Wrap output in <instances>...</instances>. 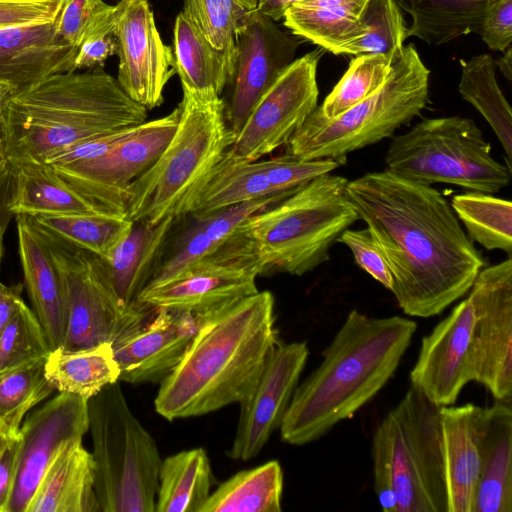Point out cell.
Returning <instances> with one entry per match:
<instances>
[{
  "label": "cell",
  "instance_id": "1",
  "mask_svg": "<svg viewBox=\"0 0 512 512\" xmlns=\"http://www.w3.org/2000/svg\"><path fill=\"white\" fill-rule=\"evenodd\" d=\"M347 193L386 258L390 291L405 314H440L486 266L451 204L432 186L385 169L348 181Z\"/></svg>",
  "mask_w": 512,
  "mask_h": 512
},
{
  "label": "cell",
  "instance_id": "2",
  "mask_svg": "<svg viewBox=\"0 0 512 512\" xmlns=\"http://www.w3.org/2000/svg\"><path fill=\"white\" fill-rule=\"evenodd\" d=\"M275 300L258 291L200 316L184 356L160 383L156 412L169 421L243 401L276 345Z\"/></svg>",
  "mask_w": 512,
  "mask_h": 512
},
{
  "label": "cell",
  "instance_id": "3",
  "mask_svg": "<svg viewBox=\"0 0 512 512\" xmlns=\"http://www.w3.org/2000/svg\"><path fill=\"white\" fill-rule=\"evenodd\" d=\"M416 330L408 318L350 311L321 363L294 390L279 427L282 440L305 445L352 417L393 377Z\"/></svg>",
  "mask_w": 512,
  "mask_h": 512
},
{
  "label": "cell",
  "instance_id": "4",
  "mask_svg": "<svg viewBox=\"0 0 512 512\" xmlns=\"http://www.w3.org/2000/svg\"><path fill=\"white\" fill-rule=\"evenodd\" d=\"M103 67L52 74L14 94L9 106L4 153L11 166L51 156L75 144L146 121Z\"/></svg>",
  "mask_w": 512,
  "mask_h": 512
},
{
  "label": "cell",
  "instance_id": "5",
  "mask_svg": "<svg viewBox=\"0 0 512 512\" xmlns=\"http://www.w3.org/2000/svg\"><path fill=\"white\" fill-rule=\"evenodd\" d=\"M183 90L177 127L156 161L124 192V214L155 225L188 216L208 177L234 141L221 96Z\"/></svg>",
  "mask_w": 512,
  "mask_h": 512
},
{
  "label": "cell",
  "instance_id": "6",
  "mask_svg": "<svg viewBox=\"0 0 512 512\" xmlns=\"http://www.w3.org/2000/svg\"><path fill=\"white\" fill-rule=\"evenodd\" d=\"M347 183L340 175H319L239 225L257 254L261 275L302 276L329 260L331 247L359 220Z\"/></svg>",
  "mask_w": 512,
  "mask_h": 512
},
{
  "label": "cell",
  "instance_id": "7",
  "mask_svg": "<svg viewBox=\"0 0 512 512\" xmlns=\"http://www.w3.org/2000/svg\"><path fill=\"white\" fill-rule=\"evenodd\" d=\"M439 405L412 385L377 426L374 488L385 512H447Z\"/></svg>",
  "mask_w": 512,
  "mask_h": 512
},
{
  "label": "cell",
  "instance_id": "8",
  "mask_svg": "<svg viewBox=\"0 0 512 512\" xmlns=\"http://www.w3.org/2000/svg\"><path fill=\"white\" fill-rule=\"evenodd\" d=\"M429 76L414 44L403 46L376 92L332 119L317 106L285 145V155L344 165L349 153L392 138L421 114L429 102Z\"/></svg>",
  "mask_w": 512,
  "mask_h": 512
},
{
  "label": "cell",
  "instance_id": "9",
  "mask_svg": "<svg viewBox=\"0 0 512 512\" xmlns=\"http://www.w3.org/2000/svg\"><path fill=\"white\" fill-rule=\"evenodd\" d=\"M119 382L88 400L96 496L101 512H156L162 459Z\"/></svg>",
  "mask_w": 512,
  "mask_h": 512
},
{
  "label": "cell",
  "instance_id": "10",
  "mask_svg": "<svg viewBox=\"0 0 512 512\" xmlns=\"http://www.w3.org/2000/svg\"><path fill=\"white\" fill-rule=\"evenodd\" d=\"M386 169L413 182L446 183L468 191L495 194L507 187L512 169L492 156L482 130L470 118H426L393 136Z\"/></svg>",
  "mask_w": 512,
  "mask_h": 512
},
{
  "label": "cell",
  "instance_id": "11",
  "mask_svg": "<svg viewBox=\"0 0 512 512\" xmlns=\"http://www.w3.org/2000/svg\"><path fill=\"white\" fill-rule=\"evenodd\" d=\"M37 228V227H36ZM61 273L67 304L64 349L113 343L147 320L156 307L127 305L114 290L99 256L37 228Z\"/></svg>",
  "mask_w": 512,
  "mask_h": 512
},
{
  "label": "cell",
  "instance_id": "12",
  "mask_svg": "<svg viewBox=\"0 0 512 512\" xmlns=\"http://www.w3.org/2000/svg\"><path fill=\"white\" fill-rule=\"evenodd\" d=\"M261 265L247 236L236 231L214 252L162 283L147 285L138 301L200 317L258 292Z\"/></svg>",
  "mask_w": 512,
  "mask_h": 512
},
{
  "label": "cell",
  "instance_id": "13",
  "mask_svg": "<svg viewBox=\"0 0 512 512\" xmlns=\"http://www.w3.org/2000/svg\"><path fill=\"white\" fill-rule=\"evenodd\" d=\"M323 49L295 59L255 103L229 153L244 161H257L285 146L317 107V66Z\"/></svg>",
  "mask_w": 512,
  "mask_h": 512
},
{
  "label": "cell",
  "instance_id": "14",
  "mask_svg": "<svg viewBox=\"0 0 512 512\" xmlns=\"http://www.w3.org/2000/svg\"><path fill=\"white\" fill-rule=\"evenodd\" d=\"M468 298L473 306L471 332L474 381L496 400L512 393V258L484 267Z\"/></svg>",
  "mask_w": 512,
  "mask_h": 512
},
{
  "label": "cell",
  "instance_id": "15",
  "mask_svg": "<svg viewBox=\"0 0 512 512\" xmlns=\"http://www.w3.org/2000/svg\"><path fill=\"white\" fill-rule=\"evenodd\" d=\"M177 106L168 115L139 124L105 154L79 164L53 168L83 195L113 214L124 216V192L159 157L179 119Z\"/></svg>",
  "mask_w": 512,
  "mask_h": 512
},
{
  "label": "cell",
  "instance_id": "16",
  "mask_svg": "<svg viewBox=\"0 0 512 512\" xmlns=\"http://www.w3.org/2000/svg\"><path fill=\"white\" fill-rule=\"evenodd\" d=\"M112 32L117 41L119 85L147 110L160 106L176 64L173 50L159 34L148 1L120 0L114 5Z\"/></svg>",
  "mask_w": 512,
  "mask_h": 512
},
{
  "label": "cell",
  "instance_id": "17",
  "mask_svg": "<svg viewBox=\"0 0 512 512\" xmlns=\"http://www.w3.org/2000/svg\"><path fill=\"white\" fill-rule=\"evenodd\" d=\"M89 429L88 401L59 393L22 422L16 475L6 512H28L49 467L70 444L82 441Z\"/></svg>",
  "mask_w": 512,
  "mask_h": 512
},
{
  "label": "cell",
  "instance_id": "18",
  "mask_svg": "<svg viewBox=\"0 0 512 512\" xmlns=\"http://www.w3.org/2000/svg\"><path fill=\"white\" fill-rule=\"evenodd\" d=\"M308 356L306 342L276 343L251 393L239 403L230 458H254L280 427Z\"/></svg>",
  "mask_w": 512,
  "mask_h": 512
},
{
  "label": "cell",
  "instance_id": "19",
  "mask_svg": "<svg viewBox=\"0 0 512 512\" xmlns=\"http://www.w3.org/2000/svg\"><path fill=\"white\" fill-rule=\"evenodd\" d=\"M299 42L257 9L236 38V60L225 113L234 137L264 91L294 60Z\"/></svg>",
  "mask_w": 512,
  "mask_h": 512
},
{
  "label": "cell",
  "instance_id": "20",
  "mask_svg": "<svg viewBox=\"0 0 512 512\" xmlns=\"http://www.w3.org/2000/svg\"><path fill=\"white\" fill-rule=\"evenodd\" d=\"M473 319V306L467 297L421 340L410 382L439 406L455 403L463 387L474 381Z\"/></svg>",
  "mask_w": 512,
  "mask_h": 512
},
{
  "label": "cell",
  "instance_id": "21",
  "mask_svg": "<svg viewBox=\"0 0 512 512\" xmlns=\"http://www.w3.org/2000/svg\"><path fill=\"white\" fill-rule=\"evenodd\" d=\"M200 325L191 312L158 307L135 329L111 345L119 381L161 383L178 365Z\"/></svg>",
  "mask_w": 512,
  "mask_h": 512
},
{
  "label": "cell",
  "instance_id": "22",
  "mask_svg": "<svg viewBox=\"0 0 512 512\" xmlns=\"http://www.w3.org/2000/svg\"><path fill=\"white\" fill-rule=\"evenodd\" d=\"M76 53L52 22L1 28L0 81L21 92L52 74L76 71Z\"/></svg>",
  "mask_w": 512,
  "mask_h": 512
},
{
  "label": "cell",
  "instance_id": "23",
  "mask_svg": "<svg viewBox=\"0 0 512 512\" xmlns=\"http://www.w3.org/2000/svg\"><path fill=\"white\" fill-rule=\"evenodd\" d=\"M16 224L24 285L52 351L63 344L66 334L64 283L47 243L30 218L17 215Z\"/></svg>",
  "mask_w": 512,
  "mask_h": 512
},
{
  "label": "cell",
  "instance_id": "24",
  "mask_svg": "<svg viewBox=\"0 0 512 512\" xmlns=\"http://www.w3.org/2000/svg\"><path fill=\"white\" fill-rule=\"evenodd\" d=\"M480 471L472 512H512V408L497 400L478 420Z\"/></svg>",
  "mask_w": 512,
  "mask_h": 512
},
{
  "label": "cell",
  "instance_id": "25",
  "mask_svg": "<svg viewBox=\"0 0 512 512\" xmlns=\"http://www.w3.org/2000/svg\"><path fill=\"white\" fill-rule=\"evenodd\" d=\"M481 409L473 403L440 407L447 512L473 510L480 471L478 420Z\"/></svg>",
  "mask_w": 512,
  "mask_h": 512
},
{
  "label": "cell",
  "instance_id": "26",
  "mask_svg": "<svg viewBox=\"0 0 512 512\" xmlns=\"http://www.w3.org/2000/svg\"><path fill=\"white\" fill-rule=\"evenodd\" d=\"M291 190L250 200L213 212L193 217L176 239L171 252L163 253L147 285L162 283L218 249L250 215L287 196ZM146 285V286H147Z\"/></svg>",
  "mask_w": 512,
  "mask_h": 512
},
{
  "label": "cell",
  "instance_id": "27",
  "mask_svg": "<svg viewBox=\"0 0 512 512\" xmlns=\"http://www.w3.org/2000/svg\"><path fill=\"white\" fill-rule=\"evenodd\" d=\"M11 169L8 208L13 216L113 214L71 186L46 163L29 161Z\"/></svg>",
  "mask_w": 512,
  "mask_h": 512
},
{
  "label": "cell",
  "instance_id": "28",
  "mask_svg": "<svg viewBox=\"0 0 512 512\" xmlns=\"http://www.w3.org/2000/svg\"><path fill=\"white\" fill-rule=\"evenodd\" d=\"M28 512H101L95 464L82 441L68 445L44 475Z\"/></svg>",
  "mask_w": 512,
  "mask_h": 512
},
{
  "label": "cell",
  "instance_id": "29",
  "mask_svg": "<svg viewBox=\"0 0 512 512\" xmlns=\"http://www.w3.org/2000/svg\"><path fill=\"white\" fill-rule=\"evenodd\" d=\"M176 220L166 218L149 225L133 223L129 233L105 260L115 292L127 305H136L162 257Z\"/></svg>",
  "mask_w": 512,
  "mask_h": 512
},
{
  "label": "cell",
  "instance_id": "30",
  "mask_svg": "<svg viewBox=\"0 0 512 512\" xmlns=\"http://www.w3.org/2000/svg\"><path fill=\"white\" fill-rule=\"evenodd\" d=\"M174 57L182 88L221 96L233 75L236 51L214 48L180 12L174 23Z\"/></svg>",
  "mask_w": 512,
  "mask_h": 512
},
{
  "label": "cell",
  "instance_id": "31",
  "mask_svg": "<svg viewBox=\"0 0 512 512\" xmlns=\"http://www.w3.org/2000/svg\"><path fill=\"white\" fill-rule=\"evenodd\" d=\"M369 0H302L284 13V25L324 51L336 54L363 34L361 16Z\"/></svg>",
  "mask_w": 512,
  "mask_h": 512
},
{
  "label": "cell",
  "instance_id": "32",
  "mask_svg": "<svg viewBox=\"0 0 512 512\" xmlns=\"http://www.w3.org/2000/svg\"><path fill=\"white\" fill-rule=\"evenodd\" d=\"M45 374L59 393L87 401L104 387L119 381L120 370L111 343L68 350L58 347L45 360Z\"/></svg>",
  "mask_w": 512,
  "mask_h": 512
},
{
  "label": "cell",
  "instance_id": "33",
  "mask_svg": "<svg viewBox=\"0 0 512 512\" xmlns=\"http://www.w3.org/2000/svg\"><path fill=\"white\" fill-rule=\"evenodd\" d=\"M213 483L205 449L193 448L166 457L159 470L156 512H200Z\"/></svg>",
  "mask_w": 512,
  "mask_h": 512
},
{
  "label": "cell",
  "instance_id": "34",
  "mask_svg": "<svg viewBox=\"0 0 512 512\" xmlns=\"http://www.w3.org/2000/svg\"><path fill=\"white\" fill-rule=\"evenodd\" d=\"M276 193L281 192L271 185L261 160L244 161L232 156L228 149L202 187L189 215L203 217Z\"/></svg>",
  "mask_w": 512,
  "mask_h": 512
},
{
  "label": "cell",
  "instance_id": "35",
  "mask_svg": "<svg viewBox=\"0 0 512 512\" xmlns=\"http://www.w3.org/2000/svg\"><path fill=\"white\" fill-rule=\"evenodd\" d=\"M282 493L283 471L271 460L222 482L200 512H280Z\"/></svg>",
  "mask_w": 512,
  "mask_h": 512
},
{
  "label": "cell",
  "instance_id": "36",
  "mask_svg": "<svg viewBox=\"0 0 512 512\" xmlns=\"http://www.w3.org/2000/svg\"><path fill=\"white\" fill-rule=\"evenodd\" d=\"M412 17L408 37L440 45L478 33L487 0H395Z\"/></svg>",
  "mask_w": 512,
  "mask_h": 512
},
{
  "label": "cell",
  "instance_id": "37",
  "mask_svg": "<svg viewBox=\"0 0 512 512\" xmlns=\"http://www.w3.org/2000/svg\"><path fill=\"white\" fill-rule=\"evenodd\" d=\"M461 67L458 90L490 125L504 149L506 165L511 168L512 111L497 82L495 60L489 54H480L461 60Z\"/></svg>",
  "mask_w": 512,
  "mask_h": 512
},
{
  "label": "cell",
  "instance_id": "38",
  "mask_svg": "<svg viewBox=\"0 0 512 512\" xmlns=\"http://www.w3.org/2000/svg\"><path fill=\"white\" fill-rule=\"evenodd\" d=\"M40 230L108 260L129 233L133 222L113 214L38 215L30 217Z\"/></svg>",
  "mask_w": 512,
  "mask_h": 512
},
{
  "label": "cell",
  "instance_id": "39",
  "mask_svg": "<svg viewBox=\"0 0 512 512\" xmlns=\"http://www.w3.org/2000/svg\"><path fill=\"white\" fill-rule=\"evenodd\" d=\"M451 207L468 237L487 250L512 252V203L489 193L468 191L452 197Z\"/></svg>",
  "mask_w": 512,
  "mask_h": 512
},
{
  "label": "cell",
  "instance_id": "40",
  "mask_svg": "<svg viewBox=\"0 0 512 512\" xmlns=\"http://www.w3.org/2000/svg\"><path fill=\"white\" fill-rule=\"evenodd\" d=\"M363 34L342 45L336 55L385 54L394 57L408 37L401 9L395 0H369L361 16Z\"/></svg>",
  "mask_w": 512,
  "mask_h": 512
},
{
  "label": "cell",
  "instance_id": "41",
  "mask_svg": "<svg viewBox=\"0 0 512 512\" xmlns=\"http://www.w3.org/2000/svg\"><path fill=\"white\" fill-rule=\"evenodd\" d=\"M45 360L0 375V423L13 437L26 413L55 390L46 377Z\"/></svg>",
  "mask_w": 512,
  "mask_h": 512
},
{
  "label": "cell",
  "instance_id": "42",
  "mask_svg": "<svg viewBox=\"0 0 512 512\" xmlns=\"http://www.w3.org/2000/svg\"><path fill=\"white\" fill-rule=\"evenodd\" d=\"M393 57L361 54L349 63L347 71L318 106L326 118H335L376 92L386 81Z\"/></svg>",
  "mask_w": 512,
  "mask_h": 512
},
{
  "label": "cell",
  "instance_id": "43",
  "mask_svg": "<svg viewBox=\"0 0 512 512\" xmlns=\"http://www.w3.org/2000/svg\"><path fill=\"white\" fill-rule=\"evenodd\" d=\"M253 10L238 0H184L181 12L214 48L236 51V38Z\"/></svg>",
  "mask_w": 512,
  "mask_h": 512
},
{
  "label": "cell",
  "instance_id": "44",
  "mask_svg": "<svg viewBox=\"0 0 512 512\" xmlns=\"http://www.w3.org/2000/svg\"><path fill=\"white\" fill-rule=\"evenodd\" d=\"M50 352L36 314L25 303L22 304L0 335V375L44 360Z\"/></svg>",
  "mask_w": 512,
  "mask_h": 512
},
{
  "label": "cell",
  "instance_id": "45",
  "mask_svg": "<svg viewBox=\"0 0 512 512\" xmlns=\"http://www.w3.org/2000/svg\"><path fill=\"white\" fill-rule=\"evenodd\" d=\"M114 5L103 0H59L53 20L55 33L78 47L93 35L112 27Z\"/></svg>",
  "mask_w": 512,
  "mask_h": 512
},
{
  "label": "cell",
  "instance_id": "46",
  "mask_svg": "<svg viewBox=\"0 0 512 512\" xmlns=\"http://www.w3.org/2000/svg\"><path fill=\"white\" fill-rule=\"evenodd\" d=\"M273 188L289 191L341 166L333 159L301 160L288 155L261 160Z\"/></svg>",
  "mask_w": 512,
  "mask_h": 512
},
{
  "label": "cell",
  "instance_id": "47",
  "mask_svg": "<svg viewBox=\"0 0 512 512\" xmlns=\"http://www.w3.org/2000/svg\"><path fill=\"white\" fill-rule=\"evenodd\" d=\"M338 242L352 252L357 265L388 290L392 288V276L386 258L368 227L353 230L347 228Z\"/></svg>",
  "mask_w": 512,
  "mask_h": 512
},
{
  "label": "cell",
  "instance_id": "48",
  "mask_svg": "<svg viewBox=\"0 0 512 512\" xmlns=\"http://www.w3.org/2000/svg\"><path fill=\"white\" fill-rule=\"evenodd\" d=\"M479 35L495 51H505L512 43V0H487Z\"/></svg>",
  "mask_w": 512,
  "mask_h": 512
},
{
  "label": "cell",
  "instance_id": "49",
  "mask_svg": "<svg viewBox=\"0 0 512 512\" xmlns=\"http://www.w3.org/2000/svg\"><path fill=\"white\" fill-rule=\"evenodd\" d=\"M131 126L112 133L85 140L48 158L45 162L53 168L71 166L99 157L128 137L137 127Z\"/></svg>",
  "mask_w": 512,
  "mask_h": 512
},
{
  "label": "cell",
  "instance_id": "50",
  "mask_svg": "<svg viewBox=\"0 0 512 512\" xmlns=\"http://www.w3.org/2000/svg\"><path fill=\"white\" fill-rule=\"evenodd\" d=\"M59 0H0V29L53 22Z\"/></svg>",
  "mask_w": 512,
  "mask_h": 512
},
{
  "label": "cell",
  "instance_id": "51",
  "mask_svg": "<svg viewBox=\"0 0 512 512\" xmlns=\"http://www.w3.org/2000/svg\"><path fill=\"white\" fill-rule=\"evenodd\" d=\"M116 52L117 41L111 27L88 38L78 47L74 69L103 67L105 61Z\"/></svg>",
  "mask_w": 512,
  "mask_h": 512
},
{
  "label": "cell",
  "instance_id": "52",
  "mask_svg": "<svg viewBox=\"0 0 512 512\" xmlns=\"http://www.w3.org/2000/svg\"><path fill=\"white\" fill-rule=\"evenodd\" d=\"M19 435L14 437L0 455V512H6L10 500L19 451Z\"/></svg>",
  "mask_w": 512,
  "mask_h": 512
},
{
  "label": "cell",
  "instance_id": "53",
  "mask_svg": "<svg viewBox=\"0 0 512 512\" xmlns=\"http://www.w3.org/2000/svg\"><path fill=\"white\" fill-rule=\"evenodd\" d=\"M12 186V169L5 158L0 162V264L4 255V235L13 216L8 208Z\"/></svg>",
  "mask_w": 512,
  "mask_h": 512
},
{
  "label": "cell",
  "instance_id": "54",
  "mask_svg": "<svg viewBox=\"0 0 512 512\" xmlns=\"http://www.w3.org/2000/svg\"><path fill=\"white\" fill-rule=\"evenodd\" d=\"M23 284L5 285L0 282V335L15 313L25 302L22 299Z\"/></svg>",
  "mask_w": 512,
  "mask_h": 512
},
{
  "label": "cell",
  "instance_id": "55",
  "mask_svg": "<svg viewBox=\"0 0 512 512\" xmlns=\"http://www.w3.org/2000/svg\"><path fill=\"white\" fill-rule=\"evenodd\" d=\"M302 0H257L256 9L274 21L283 19L286 10Z\"/></svg>",
  "mask_w": 512,
  "mask_h": 512
},
{
  "label": "cell",
  "instance_id": "56",
  "mask_svg": "<svg viewBox=\"0 0 512 512\" xmlns=\"http://www.w3.org/2000/svg\"><path fill=\"white\" fill-rule=\"evenodd\" d=\"M15 93L10 84L0 81V145L2 146L6 137L8 106Z\"/></svg>",
  "mask_w": 512,
  "mask_h": 512
},
{
  "label": "cell",
  "instance_id": "57",
  "mask_svg": "<svg viewBox=\"0 0 512 512\" xmlns=\"http://www.w3.org/2000/svg\"><path fill=\"white\" fill-rule=\"evenodd\" d=\"M503 52V55L495 61V66L509 81H512V48L509 47Z\"/></svg>",
  "mask_w": 512,
  "mask_h": 512
},
{
  "label": "cell",
  "instance_id": "58",
  "mask_svg": "<svg viewBox=\"0 0 512 512\" xmlns=\"http://www.w3.org/2000/svg\"><path fill=\"white\" fill-rule=\"evenodd\" d=\"M13 438L0 423V455Z\"/></svg>",
  "mask_w": 512,
  "mask_h": 512
},
{
  "label": "cell",
  "instance_id": "59",
  "mask_svg": "<svg viewBox=\"0 0 512 512\" xmlns=\"http://www.w3.org/2000/svg\"><path fill=\"white\" fill-rule=\"evenodd\" d=\"M243 6H245L248 9H256L257 7V0H238Z\"/></svg>",
  "mask_w": 512,
  "mask_h": 512
},
{
  "label": "cell",
  "instance_id": "60",
  "mask_svg": "<svg viewBox=\"0 0 512 512\" xmlns=\"http://www.w3.org/2000/svg\"><path fill=\"white\" fill-rule=\"evenodd\" d=\"M4 147L0 145V162L5 159Z\"/></svg>",
  "mask_w": 512,
  "mask_h": 512
}]
</instances>
